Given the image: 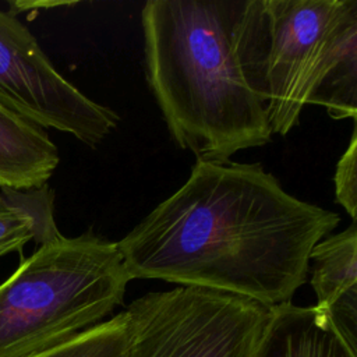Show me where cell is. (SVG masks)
<instances>
[{"instance_id": "obj_1", "label": "cell", "mask_w": 357, "mask_h": 357, "mask_svg": "<svg viewBox=\"0 0 357 357\" xmlns=\"http://www.w3.org/2000/svg\"><path fill=\"white\" fill-rule=\"evenodd\" d=\"M336 212L283 190L261 163L195 160L187 181L116 247L132 279L290 303Z\"/></svg>"}, {"instance_id": "obj_2", "label": "cell", "mask_w": 357, "mask_h": 357, "mask_svg": "<svg viewBox=\"0 0 357 357\" xmlns=\"http://www.w3.org/2000/svg\"><path fill=\"white\" fill-rule=\"evenodd\" d=\"M248 0H148L141 11L146 81L174 144L227 162L272 141L244 66Z\"/></svg>"}, {"instance_id": "obj_3", "label": "cell", "mask_w": 357, "mask_h": 357, "mask_svg": "<svg viewBox=\"0 0 357 357\" xmlns=\"http://www.w3.org/2000/svg\"><path fill=\"white\" fill-rule=\"evenodd\" d=\"M130 280L116 243L92 229L40 244L0 284V357H28L103 322Z\"/></svg>"}, {"instance_id": "obj_4", "label": "cell", "mask_w": 357, "mask_h": 357, "mask_svg": "<svg viewBox=\"0 0 357 357\" xmlns=\"http://www.w3.org/2000/svg\"><path fill=\"white\" fill-rule=\"evenodd\" d=\"M344 0H248L243 56L272 134L300 121L328 33Z\"/></svg>"}, {"instance_id": "obj_5", "label": "cell", "mask_w": 357, "mask_h": 357, "mask_svg": "<svg viewBox=\"0 0 357 357\" xmlns=\"http://www.w3.org/2000/svg\"><path fill=\"white\" fill-rule=\"evenodd\" d=\"M128 357H252L271 307L236 294L177 286L126 308Z\"/></svg>"}, {"instance_id": "obj_6", "label": "cell", "mask_w": 357, "mask_h": 357, "mask_svg": "<svg viewBox=\"0 0 357 357\" xmlns=\"http://www.w3.org/2000/svg\"><path fill=\"white\" fill-rule=\"evenodd\" d=\"M0 105L95 148L119 124V114L64 78L31 31L0 8Z\"/></svg>"}, {"instance_id": "obj_7", "label": "cell", "mask_w": 357, "mask_h": 357, "mask_svg": "<svg viewBox=\"0 0 357 357\" xmlns=\"http://www.w3.org/2000/svg\"><path fill=\"white\" fill-rule=\"evenodd\" d=\"M317 307L357 351V222L321 240L310 254Z\"/></svg>"}, {"instance_id": "obj_8", "label": "cell", "mask_w": 357, "mask_h": 357, "mask_svg": "<svg viewBox=\"0 0 357 357\" xmlns=\"http://www.w3.org/2000/svg\"><path fill=\"white\" fill-rule=\"evenodd\" d=\"M305 105L324 106L332 119L357 116V0H344L311 79Z\"/></svg>"}, {"instance_id": "obj_9", "label": "cell", "mask_w": 357, "mask_h": 357, "mask_svg": "<svg viewBox=\"0 0 357 357\" xmlns=\"http://www.w3.org/2000/svg\"><path fill=\"white\" fill-rule=\"evenodd\" d=\"M252 357H357L329 317L317 305L271 307Z\"/></svg>"}, {"instance_id": "obj_10", "label": "cell", "mask_w": 357, "mask_h": 357, "mask_svg": "<svg viewBox=\"0 0 357 357\" xmlns=\"http://www.w3.org/2000/svg\"><path fill=\"white\" fill-rule=\"evenodd\" d=\"M59 162L45 128L0 105V188H40Z\"/></svg>"}, {"instance_id": "obj_11", "label": "cell", "mask_w": 357, "mask_h": 357, "mask_svg": "<svg viewBox=\"0 0 357 357\" xmlns=\"http://www.w3.org/2000/svg\"><path fill=\"white\" fill-rule=\"evenodd\" d=\"M54 219V192L46 184L40 188H0V258L60 237Z\"/></svg>"}, {"instance_id": "obj_12", "label": "cell", "mask_w": 357, "mask_h": 357, "mask_svg": "<svg viewBox=\"0 0 357 357\" xmlns=\"http://www.w3.org/2000/svg\"><path fill=\"white\" fill-rule=\"evenodd\" d=\"M130 319L124 311L28 357H128Z\"/></svg>"}, {"instance_id": "obj_13", "label": "cell", "mask_w": 357, "mask_h": 357, "mask_svg": "<svg viewBox=\"0 0 357 357\" xmlns=\"http://www.w3.org/2000/svg\"><path fill=\"white\" fill-rule=\"evenodd\" d=\"M335 199L350 215L357 216V131L353 127L350 142L336 163L333 176Z\"/></svg>"}]
</instances>
